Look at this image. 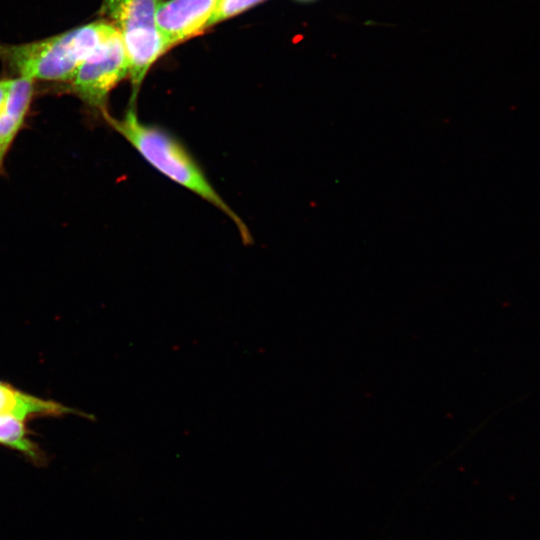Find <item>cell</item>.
Here are the masks:
<instances>
[{
    "mask_svg": "<svg viewBox=\"0 0 540 540\" xmlns=\"http://www.w3.org/2000/svg\"><path fill=\"white\" fill-rule=\"evenodd\" d=\"M33 94V81L17 77L0 105V170L5 154L20 129Z\"/></svg>",
    "mask_w": 540,
    "mask_h": 540,
    "instance_id": "8992f818",
    "label": "cell"
},
{
    "mask_svg": "<svg viewBox=\"0 0 540 540\" xmlns=\"http://www.w3.org/2000/svg\"><path fill=\"white\" fill-rule=\"evenodd\" d=\"M74 410L51 400H43L23 393L0 382V415H11L22 420L32 415H62Z\"/></svg>",
    "mask_w": 540,
    "mask_h": 540,
    "instance_id": "52a82bcc",
    "label": "cell"
},
{
    "mask_svg": "<svg viewBox=\"0 0 540 540\" xmlns=\"http://www.w3.org/2000/svg\"><path fill=\"white\" fill-rule=\"evenodd\" d=\"M105 118L154 169L226 214L237 227L242 241L251 243L252 237L246 224L219 195L200 165L177 138L160 127L141 122L132 109L122 119L109 115Z\"/></svg>",
    "mask_w": 540,
    "mask_h": 540,
    "instance_id": "6da1fadb",
    "label": "cell"
},
{
    "mask_svg": "<svg viewBox=\"0 0 540 540\" xmlns=\"http://www.w3.org/2000/svg\"><path fill=\"white\" fill-rule=\"evenodd\" d=\"M115 27L106 21L22 44H0V61L29 80L70 81L80 64Z\"/></svg>",
    "mask_w": 540,
    "mask_h": 540,
    "instance_id": "7a4b0ae2",
    "label": "cell"
},
{
    "mask_svg": "<svg viewBox=\"0 0 540 540\" xmlns=\"http://www.w3.org/2000/svg\"><path fill=\"white\" fill-rule=\"evenodd\" d=\"M263 0H219L209 25L233 17Z\"/></svg>",
    "mask_w": 540,
    "mask_h": 540,
    "instance_id": "9c48e42d",
    "label": "cell"
},
{
    "mask_svg": "<svg viewBox=\"0 0 540 540\" xmlns=\"http://www.w3.org/2000/svg\"><path fill=\"white\" fill-rule=\"evenodd\" d=\"M159 0H104L102 12L112 20L123 43L153 38Z\"/></svg>",
    "mask_w": 540,
    "mask_h": 540,
    "instance_id": "5b68a950",
    "label": "cell"
},
{
    "mask_svg": "<svg viewBox=\"0 0 540 540\" xmlns=\"http://www.w3.org/2000/svg\"><path fill=\"white\" fill-rule=\"evenodd\" d=\"M303 1H309V0H303Z\"/></svg>",
    "mask_w": 540,
    "mask_h": 540,
    "instance_id": "8fae6325",
    "label": "cell"
},
{
    "mask_svg": "<svg viewBox=\"0 0 540 540\" xmlns=\"http://www.w3.org/2000/svg\"><path fill=\"white\" fill-rule=\"evenodd\" d=\"M219 0H169L159 3L156 27L166 50L208 27Z\"/></svg>",
    "mask_w": 540,
    "mask_h": 540,
    "instance_id": "277c9868",
    "label": "cell"
},
{
    "mask_svg": "<svg viewBox=\"0 0 540 540\" xmlns=\"http://www.w3.org/2000/svg\"><path fill=\"white\" fill-rule=\"evenodd\" d=\"M11 80L12 79H3V80H0V105L10 87V84H11Z\"/></svg>",
    "mask_w": 540,
    "mask_h": 540,
    "instance_id": "30bf717a",
    "label": "cell"
},
{
    "mask_svg": "<svg viewBox=\"0 0 540 540\" xmlns=\"http://www.w3.org/2000/svg\"><path fill=\"white\" fill-rule=\"evenodd\" d=\"M127 76L128 59L122 37L115 28L80 64L70 82L82 101L106 116L110 91Z\"/></svg>",
    "mask_w": 540,
    "mask_h": 540,
    "instance_id": "3957f363",
    "label": "cell"
},
{
    "mask_svg": "<svg viewBox=\"0 0 540 540\" xmlns=\"http://www.w3.org/2000/svg\"><path fill=\"white\" fill-rule=\"evenodd\" d=\"M24 420L11 415H0V444L6 445L40 461L38 447L27 437Z\"/></svg>",
    "mask_w": 540,
    "mask_h": 540,
    "instance_id": "ba28073f",
    "label": "cell"
}]
</instances>
